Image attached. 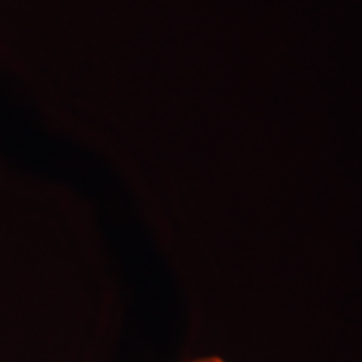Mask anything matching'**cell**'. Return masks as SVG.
<instances>
[{
	"label": "cell",
	"instance_id": "1",
	"mask_svg": "<svg viewBox=\"0 0 362 362\" xmlns=\"http://www.w3.org/2000/svg\"><path fill=\"white\" fill-rule=\"evenodd\" d=\"M192 362H223V361L218 358V356H206V358H197V361H192Z\"/></svg>",
	"mask_w": 362,
	"mask_h": 362
}]
</instances>
